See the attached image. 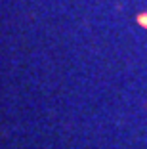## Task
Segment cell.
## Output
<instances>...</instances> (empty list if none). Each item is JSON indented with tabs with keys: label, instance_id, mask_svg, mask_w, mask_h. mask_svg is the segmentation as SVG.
<instances>
[{
	"label": "cell",
	"instance_id": "1",
	"mask_svg": "<svg viewBox=\"0 0 147 149\" xmlns=\"http://www.w3.org/2000/svg\"><path fill=\"white\" fill-rule=\"evenodd\" d=\"M136 21H138L139 25L143 27V29H147V12H145V13H139L138 17H136Z\"/></svg>",
	"mask_w": 147,
	"mask_h": 149
}]
</instances>
